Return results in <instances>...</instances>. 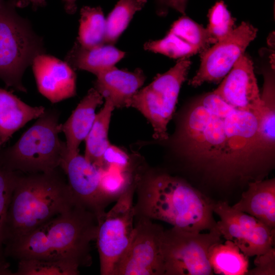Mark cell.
<instances>
[{
    "label": "cell",
    "instance_id": "6da1fadb",
    "mask_svg": "<svg viewBox=\"0 0 275 275\" xmlns=\"http://www.w3.org/2000/svg\"><path fill=\"white\" fill-rule=\"evenodd\" d=\"M260 116L237 109L213 92L190 103L173 139L178 156L208 179L223 185L262 180L274 157L262 148Z\"/></svg>",
    "mask_w": 275,
    "mask_h": 275
},
{
    "label": "cell",
    "instance_id": "7a4b0ae2",
    "mask_svg": "<svg viewBox=\"0 0 275 275\" xmlns=\"http://www.w3.org/2000/svg\"><path fill=\"white\" fill-rule=\"evenodd\" d=\"M135 194L134 217L161 221L192 233L216 228L213 202L181 178L143 165Z\"/></svg>",
    "mask_w": 275,
    "mask_h": 275
},
{
    "label": "cell",
    "instance_id": "3957f363",
    "mask_svg": "<svg viewBox=\"0 0 275 275\" xmlns=\"http://www.w3.org/2000/svg\"><path fill=\"white\" fill-rule=\"evenodd\" d=\"M96 215L76 202L30 233L4 247L5 256L63 260L81 266L92 264L91 243L96 240Z\"/></svg>",
    "mask_w": 275,
    "mask_h": 275
},
{
    "label": "cell",
    "instance_id": "277c9868",
    "mask_svg": "<svg viewBox=\"0 0 275 275\" xmlns=\"http://www.w3.org/2000/svg\"><path fill=\"white\" fill-rule=\"evenodd\" d=\"M64 175L61 168L49 172L19 174L8 211L4 246L77 202Z\"/></svg>",
    "mask_w": 275,
    "mask_h": 275
},
{
    "label": "cell",
    "instance_id": "5b68a950",
    "mask_svg": "<svg viewBox=\"0 0 275 275\" xmlns=\"http://www.w3.org/2000/svg\"><path fill=\"white\" fill-rule=\"evenodd\" d=\"M59 118L58 109H46L13 145L0 149V162L23 174L49 172L60 168L67 148L59 136Z\"/></svg>",
    "mask_w": 275,
    "mask_h": 275
},
{
    "label": "cell",
    "instance_id": "8992f818",
    "mask_svg": "<svg viewBox=\"0 0 275 275\" xmlns=\"http://www.w3.org/2000/svg\"><path fill=\"white\" fill-rule=\"evenodd\" d=\"M15 8L10 0H0V79L7 87L26 93L23 75L45 49L42 37Z\"/></svg>",
    "mask_w": 275,
    "mask_h": 275
},
{
    "label": "cell",
    "instance_id": "52a82bcc",
    "mask_svg": "<svg viewBox=\"0 0 275 275\" xmlns=\"http://www.w3.org/2000/svg\"><path fill=\"white\" fill-rule=\"evenodd\" d=\"M191 63L189 58L179 59L168 71L157 75L150 84L138 90L129 101L128 107L136 108L151 123L156 140L169 138L167 126Z\"/></svg>",
    "mask_w": 275,
    "mask_h": 275
},
{
    "label": "cell",
    "instance_id": "ba28073f",
    "mask_svg": "<svg viewBox=\"0 0 275 275\" xmlns=\"http://www.w3.org/2000/svg\"><path fill=\"white\" fill-rule=\"evenodd\" d=\"M217 228L192 233L173 227L163 232L161 250L164 275H211L210 249L223 242Z\"/></svg>",
    "mask_w": 275,
    "mask_h": 275
},
{
    "label": "cell",
    "instance_id": "9c48e42d",
    "mask_svg": "<svg viewBox=\"0 0 275 275\" xmlns=\"http://www.w3.org/2000/svg\"><path fill=\"white\" fill-rule=\"evenodd\" d=\"M136 182L98 221L95 240L101 275H113L116 265L130 243L134 231Z\"/></svg>",
    "mask_w": 275,
    "mask_h": 275
},
{
    "label": "cell",
    "instance_id": "30bf717a",
    "mask_svg": "<svg viewBox=\"0 0 275 275\" xmlns=\"http://www.w3.org/2000/svg\"><path fill=\"white\" fill-rule=\"evenodd\" d=\"M164 231L150 219L134 217L130 243L113 275H164L161 250Z\"/></svg>",
    "mask_w": 275,
    "mask_h": 275
},
{
    "label": "cell",
    "instance_id": "8fae6325",
    "mask_svg": "<svg viewBox=\"0 0 275 275\" xmlns=\"http://www.w3.org/2000/svg\"><path fill=\"white\" fill-rule=\"evenodd\" d=\"M212 208L219 217L216 228L222 237L233 242L248 257L263 254L274 247L275 229L234 209L226 202H213Z\"/></svg>",
    "mask_w": 275,
    "mask_h": 275
},
{
    "label": "cell",
    "instance_id": "7c38bea8",
    "mask_svg": "<svg viewBox=\"0 0 275 275\" xmlns=\"http://www.w3.org/2000/svg\"><path fill=\"white\" fill-rule=\"evenodd\" d=\"M257 31L249 22H242L227 37L200 53V67L189 84L197 87L206 82H219L244 53Z\"/></svg>",
    "mask_w": 275,
    "mask_h": 275
},
{
    "label": "cell",
    "instance_id": "4fadbf2b",
    "mask_svg": "<svg viewBox=\"0 0 275 275\" xmlns=\"http://www.w3.org/2000/svg\"><path fill=\"white\" fill-rule=\"evenodd\" d=\"M60 168L75 200L93 212L98 221L109 204L100 189V169L79 153L65 158Z\"/></svg>",
    "mask_w": 275,
    "mask_h": 275
},
{
    "label": "cell",
    "instance_id": "5bb4252c",
    "mask_svg": "<svg viewBox=\"0 0 275 275\" xmlns=\"http://www.w3.org/2000/svg\"><path fill=\"white\" fill-rule=\"evenodd\" d=\"M231 106L260 116L262 101L253 64L245 53L213 91Z\"/></svg>",
    "mask_w": 275,
    "mask_h": 275
},
{
    "label": "cell",
    "instance_id": "9a60e30c",
    "mask_svg": "<svg viewBox=\"0 0 275 275\" xmlns=\"http://www.w3.org/2000/svg\"><path fill=\"white\" fill-rule=\"evenodd\" d=\"M32 65L39 92L51 103L76 95V75L65 61L43 53L37 56Z\"/></svg>",
    "mask_w": 275,
    "mask_h": 275
},
{
    "label": "cell",
    "instance_id": "2e32d148",
    "mask_svg": "<svg viewBox=\"0 0 275 275\" xmlns=\"http://www.w3.org/2000/svg\"><path fill=\"white\" fill-rule=\"evenodd\" d=\"M145 79L141 68L130 71L115 66L96 75L94 88L115 108H122L128 107L130 99L143 85Z\"/></svg>",
    "mask_w": 275,
    "mask_h": 275
},
{
    "label": "cell",
    "instance_id": "e0dca14e",
    "mask_svg": "<svg viewBox=\"0 0 275 275\" xmlns=\"http://www.w3.org/2000/svg\"><path fill=\"white\" fill-rule=\"evenodd\" d=\"M103 101L102 96L94 88L90 89L67 121L60 124V132L64 133L66 138L65 158L79 153V146L85 140L94 123L96 109Z\"/></svg>",
    "mask_w": 275,
    "mask_h": 275
},
{
    "label": "cell",
    "instance_id": "ac0fdd59",
    "mask_svg": "<svg viewBox=\"0 0 275 275\" xmlns=\"http://www.w3.org/2000/svg\"><path fill=\"white\" fill-rule=\"evenodd\" d=\"M240 200L232 208L250 214L275 229V179L250 182Z\"/></svg>",
    "mask_w": 275,
    "mask_h": 275
},
{
    "label": "cell",
    "instance_id": "d6986e66",
    "mask_svg": "<svg viewBox=\"0 0 275 275\" xmlns=\"http://www.w3.org/2000/svg\"><path fill=\"white\" fill-rule=\"evenodd\" d=\"M42 106H32L12 93L0 89V149L12 135L45 112Z\"/></svg>",
    "mask_w": 275,
    "mask_h": 275
},
{
    "label": "cell",
    "instance_id": "ffe728a7",
    "mask_svg": "<svg viewBox=\"0 0 275 275\" xmlns=\"http://www.w3.org/2000/svg\"><path fill=\"white\" fill-rule=\"evenodd\" d=\"M125 55V52L114 45L104 44L95 47L87 48L76 40L66 56L65 61L74 70H85L96 76L115 66Z\"/></svg>",
    "mask_w": 275,
    "mask_h": 275
},
{
    "label": "cell",
    "instance_id": "44dd1931",
    "mask_svg": "<svg viewBox=\"0 0 275 275\" xmlns=\"http://www.w3.org/2000/svg\"><path fill=\"white\" fill-rule=\"evenodd\" d=\"M113 104L105 100L102 109L96 114L92 127L87 136L84 156L90 162L101 169L103 154L111 144L108 134L112 112Z\"/></svg>",
    "mask_w": 275,
    "mask_h": 275
},
{
    "label": "cell",
    "instance_id": "7402d4cb",
    "mask_svg": "<svg viewBox=\"0 0 275 275\" xmlns=\"http://www.w3.org/2000/svg\"><path fill=\"white\" fill-rule=\"evenodd\" d=\"M233 242L226 240L211 247L209 260L213 273L223 275H245L249 260Z\"/></svg>",
    "mask_w": 275,
    "mask_h": 275
},
{
    "label": "cell",
    "instance_id": "603a6c76",
    "mask_svg": "<svg viewBox=\"0 0 275 275\" xmlns=\"http://www.w3.org/2000/svg\"><path fill=\"white\" fill-rule=\"evenodd\" d=\"M274 79L272 74L264 76L261 99V114L258 122V135L263 149L274 157L275 95Z\"/></svg>",
    "mask_w": 275,
    "mask_h": 275
},
{
    "label": "cell",
    "instance_id": "cb8c5ba5",
    "mask_svg": "<svg viewBox=\"0 0 275 275\" xmlns=\"http://www.w3.org/2000/svg\"><path fill=\"white\" fill-rule=\"evenodd\" d=\"M105 29L106 18L100 7L81 8L76 39L81 45L93 48L104 44Z\"/></svg>",
    "mask_w": 275,
    "mask_h": 275
},
{
    "label": "cell",
    "instance_id": "d4e9b609",
    "mask_svg": "<svg viewBox=\"0 0 275 275\" xmlns=\"http://www.w3.org/2000/svg\"><path fill=\"white\" fill-rule=\"evenodd\" d=\"M147 0H119L106 18L105 44L114 45L126 29L135 13Z\"/></svg>",
    "mask_w": 275,
    "mask_h": 275
},
{
    "label": "cell",
    "instance_id": "484cf974",
    "mask_svg": "<svg viewBox=\"0 0 275 275\" xmlns=\"http://www.w3.org/2000/svg\"><path fill=\"white\" fill-rule=\"evenodd\" d=\"M15 275H77L79 267L63 260L28 258L18 260Z\"/></svg>",
    "mask_w": 275,
    "mask_h": 275
},
{
    "label": "cell",
    "instance_id": "4316f807",
    "mask_svg": "<svg viewBox=\"0 0 275 275\" xmlns=\"http://www.w3.org/2000/svg\"><path fill=\"white\" fill-rule=\"evenodd\" d=\"M100 170V189L109 204L116 201L136 182L139 171L135 173L123 171L111 167Z\"/></svg>",
    "mask_w": 275,
    "mask_h": 275
},
{
    "label": "cell",
    "instance_id": "83f0119b",
    "mask_svg": "<svg viewBox=\"0 0 275 275\" xmlns=\"http://www.w3.org/2000/svg\"><path fill=\"white\" fill-rule=\"evenodd\" d=\"M144 48L146 51L160 53L174 59L187 58L200 53L185 39L170 31L161 39L146 42Z\"/></svg>",
    "mask_w": 275,
    "mask_h": 275
},
{
    "label": "cell",
    "instance_id": "f1b7e54d",
    "mask_svg": "<svg viewBox=\"0 0 275 275\" xmlns=\"http://www.w3.org/2000/svg\"><path fill=\"white\" fill-rule=\"evenodd\" d=\"M21 172L11 170L0 162V258H5L4 239L8 211L12 193Z\"/></svg>",
    "mask_w": 275,
    "mask_h": 275
},
{
    "label": "cell",
    "instance_id": "f546056e",
    "mask_svg": "<svg viewBox=\"0 0 275 275\" xmlns=\"http://www.w3.org/2000/svg\"><path fill=\"white\" fill-rule=\"evenodd\" d=\"M209 23L206 28L211 44L227 37L235 28V19L222 1L215 3L208 12Z\"/></svg>",
    "mask_w": 275,
    "mask_h": 275
},
{
    "label": "cell",
    "instance_id": "4dcf8cb0",
    "mask_svg": "<svg viewBox=\"0 0 275 275\" xmlns=\"http://www.w3.org/2000/svg\"><path fill=\"white\" fill-rule=\"evenodd\" d=\"M169 31L184 38L200 53L211 44L206 29L186 16H182L175 21Z\"/></svg>",
    "mask_w": 275,
    "mask_h": 275
},
{
    "label": "cell",
    "instance_id": "1f68e13d",
    "mask_svg": "<svg viewBox=\"0 0 275 275\" xmlns=\"http://www.w3.org/2000/svg\"><path fill=\"white\" fill-rule=\"evenodd\" d=\"M141 161L128 154L125 151L109 144L102 157L101 169L114 168L123 171L135 173L142 166Z\"/></svg>",
    "mask_w": 275,
    "mask_h": 275
},
{
    "label": "cell",
    "instance_id": "d6a6232c",
    "mask_svg": "<svg viewBox=\"0 0 275 275\" xmlns=\"http://www.w3.org/2000/svg\"><path fill=\"white\" fill-rule=\"evenodd\" d=\"M255 267L249 270V275L275 274V249L272 247L266 252L256 256Z\"/></svg>",
    "mask_w": 275,
    "mask_h": 275
},
{
    "label": "cell",
    "instance_id": "836d02e7",
    "mask_svg": "<svg viewBox=\"0 0 275 275\" xmlns=\"http://www.w3.org/2000/svg\"><path fill=\"white\" fill-rule=\"evenodd\" d=\"M159 4L172 8L185 14L187 0H157Z\"/></svg>",
    "mask_w": 275,
    "mask_h": 275
},
{
    "label": "cell",
    "instance_id": "e575fe53",
    "mask_svg": "<svg viewBox=\"0 0 275 275\" xmlns=\"http://www.w3.org/2000/svg\"><path fill=\"white\" fill-rule=\"evenodd\" d=\"M16 8H22L29 6L30 4L32 5L34 10H36L38 8L43 7L46 5L45 0H10Z\"/></svg>",
    "mask_w": 275,
    "mask_h": 275
},
{
    "label": "cell",
    "instance_id": "d590c367",
    "mask_svg": "<svg viewBox=\"0 0 275 275\" xmlns=\"http://www.w3.org/2000/svg\"><path fill=\"white\" fill-rule=\"evenodd\" d=\"M77 0H63L64 9L68 14H74L77 10Z\"/></svg>",
    "mask_w": 275,
    "mask_h": 275
},
{
    "label": "cell",
    "instance_id": "8d00e7d4",
    "mask_svg": "<svg viewBox=\"0 0 275 275\" xmlns=\"http://www.w3.org/2000/svg\"><path fill=\"white\" fill-rule=\"evenodd\" d=\"M10 269V264L6 261L5 258H0V275L13 274Z\"/></svg>",
    "mask_w": 275,
    "mask_h": 275
}]
</instances>
